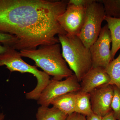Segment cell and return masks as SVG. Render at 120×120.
<instances>
[{"label":"cell","instance_id":"obj_1","mask_svg":"<svg viewBox=\"0 0 120 120\" xmlns=\"http://www.w3.org/2000/svg\"><path fill=\"white\" fill-rule=\"evenodd\" d=\"M68 1L0 0V32L14 35L13 49H36L60 43L56 35L67 34L57 21Z\"/></svg>","mask_w":120,"mask_h":120},{"label":"cell","instance_id":"obj_2","mask_svg":"<svg viewBox=\"0 0 120 120\" xmlns=\"http://www.w3.org/2000/svg\"><path fill=\"white\" fill-rule=\"evenodd\" d=\"M60 43L41 46L36 49L20 50V53L22 57L34 60L37 67L52 76L53 79L61 80L74 73L63 58Z\"/></svg>","mask_w":120,"mask_h":120},{"label":"cell","instance_id":"obj_3","mask_svg":"<svg viewBox=\"0 0 120 120\" xmlns=\"http://www.w3.org/2000/svg\"><path fill=\"white\" fill-rule=\"evenodd\" d=\"M63 58L79 82L92 67L90 49L78 36L69 34L58 35Z\"/></svg>","mask_w":120,"mask_h":120},{"label":"cell","instance_id":"obj_4","mask_svg":"<svg viewBox=\"0 0 120 120\" xmlns=\"http://www.w3.org/2000/svg\"><path fill=\"white\" fill-rule=\"evenodd\" d=\"M3 66H6L11 72L30 73L36 77L37 86L34 90L26 94V98L27 99L37 101L50 80V76L43 71L39 70L37 67L24 61L20 52L11 47L7 52L0 55V67Z\"/></svg>","mask_w":120,"mask_h":120},{"label":"cell","instance_id":"obj_5","mask_svg":"<svg viewBox=\"0 0 120 120\" xmlns=\"http://www.w3.org/2000/svg\"><path fill=\"white\" fill-rule=\"evenodd\" d=\"M94 0L86 8L85 21L78 36L86 47H90L97 41L105 13L101 1Z\"/></svg>","mask_w":120,"mask_h":120},{"label":"cell","instance_id":"obj_6","mask_svg":"<svg viewBox=\"0 0 120 120\" xmlns=\"http://www.w3.org/2000/svg\"><path fill=\"white\" fill-rule=\"evenodd\" d=\"M80 88V82L75 74L64 80L52 79L41 93L37 103L41 106L49 107L54 99L67 93L78 92Z\"/></svg>","mask_w":120,"mask_h":120},{"label":"cell","instance_id":"obj_7","mask_svg":"<svg viewBox=\"0 0 120 120\" xmlns=\"http://www.w3.org/2000/svg\"><path fill=\"white\" fill-rule=\"evenodd\" d=\"M112 38L107 24L101 28L99 36L90 47L92 67L105 68L112 61L110 45Z\"/></svg>","mask_w":120,"mask_h":120},{"label":"cell","instance_id":"obj_8","mask_svg":"<svg viewBox=\"0 0 120 120\" xmlns=\"http://www.w3.org/2000/svg\"><path fill=\"white\" fill-rule=\"evenodd\" d=\"M86 8L76 6L68 2L66 10L57 19L67 34L79 36L85 21Z\"/></svg>","mask_w":120,"mask_h":120},{"label":"cell","instance_id":"obj_9","mask_svg":"<svg viewBox=\"0 0 120 120\" xmlns=\"http://www.w3.org/2000/svg\"><path fill=\"white\" fill-rule=\"evenodd\" d=\"M90 94L91 109L94 113L103 117L112 111L113 85L107 84L100 86Z\"/></svg>","mask_w":120,"mask_h":120},{"label":"cell","instance_id":"obj_10","mask_svg":"<svg viewBox=\"0 0 120 120\" xmlns=\"http://www.w3.org/2000/svg\"><path fill=\"white\" fill-rule=\"evenodd\" d=\"M110 79L105 68L101 67H92L84 75L80 82L79 91L90 93L100 86L109 83Z\"/></svg>","mask_w":120,"mask_h":120},{"label":"cell","instance_id":"obj_11","mask_svg":"<svg viewBox=\"0 0 120 120\" xmlns=\"http://www.w3.org/2000/svg\"><path fill=\"white\" fill-rule=\"evenodd\" d=\"M77 92H71L54 99L50 105L68 116L75 112Z\"/></svg>","mask_w":120,"mask_h":120},{"label":"cell","instance_id":"obj_12","mask_svg":"<svg viewBox=\"0 0 120 120\" xmlns=\"http://www.w3.org/2000/svg\"><path fill=\"white\" fill-rule=\"evenodd\" d=\"M105 20L110 31L112 41V60L120 49V19L105 16Z\"/></svg>","mask_w":120,"mask_h":120},{"label":"cell","instance_id":"obj_13","mask_svg":"<svg viewBox=\"0 0 120 120\" xmlns=\"http://www.w3.org/2000/svg\"><path fill=\"white\" fill-rule=\"evenodd\" d=\"M67 114L53 107L40 106L38 109L36 117L37 120H65Z\"/></svg>","mask_w":120,"mask_h":120},{"label":"cell","instance_id":"obj_14","mask_svg":"<svg viewBox=\"0 0 120 120\" xmlns=\"http://www.w3.org/2000/svg\"><path fill=\"white\" fill-rule=\"evenodd\" d=\"M75 112L85 116L93 113L91 109L90 93L79 91L77 92Z\"/></svg>","mask_w":120,"mask_h":120},{"label":"cell","instance_id":"obj_15","mask_svg":"<svg viewBox=\"0 0 120 120\" xmlns=\"http://www.w3.org/2000/svg\"><path fill=\"white\" fill-rule=\"evenodd\" d=\"M105 69L110 79L109 84L120 89V53L116 58L110 62Z\"/></svg>","mask_w":120,"mask_h":120},{"label":"cell","instance_id":"obj_16","mask_svg":"<svg viewBox=\"0 0 120 120\" xmlns=\"http://www.w3.org/2000/svg\"><path fill=\"white\" fill-rule=\"evenodd\" d=\"M105 8L106 16L120 19V0L101 1Z\"/></svg>","mask_w":120,"mask_h":120},{"label":"cell","instance_id":"obj_17","mask_svg":"<svg viewBox=\"0 0 120 120\" xmlns=\"http://www.w3.org/2000/svg\"><path fill=\"white\" fill-rule=\"evenodd\" d=\"M113 94L111 103V109L117 120L120 119V89L113 86Z\"/></svg>","mask_w":120,"mask_h":120},{"label":"cell","instance_id":"obj_18","mask_svg":"<svg viewBox=\"0 0 120 120\" xmlns=\"http://www.w3.org/2000/svg\"><path fill=\"white\" fill-rule=\"evenodd\" d=\"M17 41V39L14 35L0 32V43L3 45L13 48Z\"/></svg>","mask_w":120,"mask_h":120},{"label":"cell","instance_id":"obj_19","mask_svg":"<svg viewBox=\"0 0 120 120\" xmlns=\"http://www.w3.org/2000/svg\"><path fill=\"white\" fill-rule=\"evenodd\" d=\"M93 0H70L68 1V4L79 6L86 8Z\"/></svg>","mask_w":120,"mask_h":120},{"label":"cell","instance_id":"obj_20","mask_svg":"<svg viewBox=\"0 0 120 120\" xmlns=\"http://www.w3.org/2000/svg\"><path fill=\"white\" fill-rule=\"evenodd\" d=\"M65 120H87L86 116L74 112L69 115Z\"/></svg>","mask_w":120,"mask_h":120},{"label":"cell","instance_id":"obj_21","mask_svg":"<svg viewBox=\"0 0 120 120\" xmlns=\"http://www.w3.org/2000/svg\"><path fill=\"white\" fill-rule=\"evenodd\" d=\"M87 120H102V117L92 113L89 116H87Z\"/></svg>","mask_w":120,"mask_h":120},{"label":"cell","instance_id":"obj_22","mask_svg":"<svg viewBox=\"0 0 120 120\" xmlns=\"http://www.w3.org/2000/svg\"><path fill=\"white\" fill-rule=\"evenodd\" d=\"M102 120H117L114 116L112 111L107 114L105 116L102 117Z\"/></svg>","mask_w":120,"mask_h":120},{"label":"cell","instance_id":"obj_23","mask_svg":"<svg viewBox=\"0 0 120 120\" xmlns=\"http://www.w3.org/2000/svg\"><path fill=\"white\" fill-rule=\"evenodd\" d=\"M10 47L4 45H2L0 43V55L7 52Z\"/></svg>","mask_w":120,"mask_h":120},{"label":"cell","instance_id":"obj_24","mask_svg":"<svg viewBox=\"0 0 120 120\" xmlns=\"http://www.w3.org/2000/svg\"><path fill=\"white\" fill-rule=\"evenodd\" d=\"M5 115L3 113H0V120H4Z\"/></svg>","mask_w":120,"mask_h":120},{"label":"cell","instance_id":"obj_25","mask_svg":"<svg viewBox=\"0 0 120 120\" xmlns=\"http://www.w3.org/2000/svg\"></svg>","mask_w":120,"mask_h":120},{"label":"cell","instance_id":"obj_26","mask_svg":"<svg viewBox=\"0 0 120 120\" xmlns=\"http://www.w3.org/2000/svg\"></svg>","mask_w":120,"mask_h":120}]
</instances>
